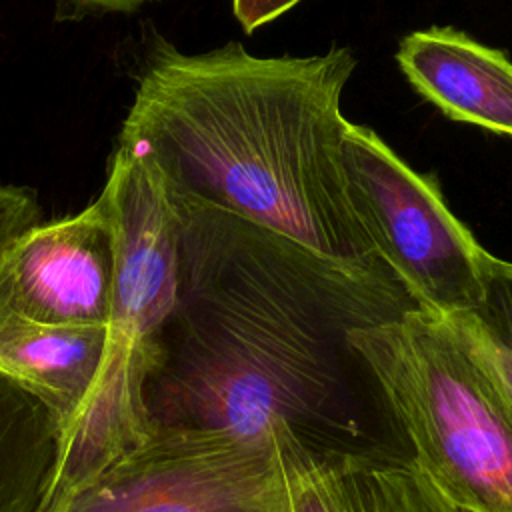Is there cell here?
<instances>
[{"label":"cell","instance_id":"6da1fadb","mask_svg":"<svg viewBox=\"0 0 512 512\" xmlns=\"http://www.w3.org/2000/svg\"><path fill=\"white\" fill-rule=\"evenodd\" d=\"M178 294L142 400L154 430L270 434L312 450L396 452L368 428L384 402L350 334L418 306L388 268L324 258L228 212L172 198Z\"/></svg>","mask_w":512,"mask_h":512},{"label":"cell","instance_id":"7a4b0ae2","mask_svg":"<svg viewBox=\"0 0 512 512\" xmlns=\"http://www.w3.org/2000/svg\"><path fill=\"white\" fill-rule=\"evenodd\" d=\"M356 58L254 56L238 42L184 54L156 42L118 146L172 198L210 206L340 264L388 268L346 194L340 100Z\"/></svg>","mask_w":512,"mask_h":512},{"label":"cell","instance_id":"3957f363","mask_svg":"<svg viewBox=\"0 0 512 512\" xmlns=\"http://www.w3.org/2000/svg\"><path fill=\"white\" fill-rule=\"evenodd\" d=\"M350 342L422 474L462 510L512 512V388L474 330L414 306Z\"/></svg>","mask_w":512,"mask_h":512},{"label":"cell","instance_id":"277c9868","mask_svg":"<svg viewBox=\"0 0 512 512\" xmlns=\"http://www.w3.org/2000/svg\"><path fill=\"white\" fill-rule=\"evenodd\" d=\"M114 230V280L106 342L80 412L58 434L50 506L144 444V382L158 360L180 272V216L156 168L118 146L100 192Z\"/></svg>","mask_w":512,"mask_h":512},{"label":"cell","instance_id":"5b68a950","mask_svg":"<svg viewBox=\"0 0 512 512\" xmlns=\"http://www.w3.org/2000/svg\"><path fill=\"white\" fill-rule=\"evenodd\" d=\"M342 162L360 228L414 302L444 316L472 312L490 252L448 210L438 182L360 124L346 126Z\"/></svg>","mask_w":512,"mask_h":512},{"label":"cell","instance_id":"8992f818","mask_svg":"<svg viewBox=\"0 0 512 512\" xmlns=\"http://www.w3.org/2000/svg\"><path fill=\"white\" fill-rule=\"evenodd\" d=\"M42 512H292L276 438L154 430Z\"/></svg>","mask_w":512,"mask_h":512},{"label":"cell","instance_id":"52a82bcc","mask_svg":"<svg viewBox=\"0 0 512 512\" xmlns=\"http://www.w3.org/2000/svg\"><path fill=\"white\" fill-rule=\"evenodd\" d=\"M114 230L102 196L82 212L36 224L0 256V308L42 324L106 326Z\"/></svg>","mask_w":512,"mask_h":512},{"label":"cell","instance_id":"ba28073f","mask_svg":"<svg viewBox=\"0 0 512 512\" xmlns=\"http://www.w3.org/2000/svg\"><path fill=\"white\" fill-rule=\"evenodd\" d=\"M292 512H468L396 452L312 450L278 424Z\"/></svg>","mask_w":512,"mask_h":512},{"label":"cell","instance_id":"9c48e42d","mask_svg":"<svg viewBox=\"0 0 512 512\" xmlns=\"http://www.w3.org/2000/svg\"><path fill=\"white\" fill-rule=\"evenodd\" d=\"M396 62L412 88L444 116L512 138V62L454 28L400 40Z\"/></svg>","mask_w":512,"mask_h":512},{"label":"cell","instance_id":"30bf717a","mask_svg":"<svg viewBox=\"0 0 512 512\" xmlns=\"http://www.w3.org/2000/svg\"><path fill=\"white\" fill-rule=\"evenodd\" d=\"M104 342L106 326L42 324L0 308V374L48 408L58 434L92 388Z\"/></svg>","mask_w":512,"mask_h":512},{"label":"cell","instance_id":"8fae6325","mask_svg":"<svg viewBox=\"0 0 512 512\" xmlns=\"http://www.w3.org/2000/svg\"><path fill=\"white\" fill-rule=\"evenodd\" d=\"M58 454L48 408L0 374V512H40Z\"/></svg>","mask_w":512,"mask_h":512},{"label":"cell","instance_id":"7c38bea8","mask_svg":"<svg viewBox=\"0 0 512 512\" xmlns=\"http://www.w3.org/2000/svg\"><path fill=\"white\" fill-rule=\"evenodd\" d=\"M458 316L484 342L512 388V262L488 254L484 298L472 312Z\"/></svg>","mask_w":512,"mask_h":512},{"label":"cell","instance_id":"4fadbf2b","mask_svg":"<svg viewBox=\"0 0 512 512\" xmlns=\"http://www.w3.org/2000/svg\"><path fill=\"white\" fill-rule=\"evenodd\" d=\"M40 204L30 188L0 184V256L24 232L40 224Z\"/></svg>","mask_w":512,"mask_h":512},{"label":"cell","instance_id":"5bb4252c","mask_svg":"<svg viewBox=\"0 0 512 512\" xmlns=\"http://www.w3.org/2000/svg\"><path fill=\"white\" fill-rule=\"evenodd\" d=\"M298 2L300 0H232V12L242 30L250 34L280 14L288 12Z\"/></svg>","mask_w":512,"mask_h":512},{"label":"cell","instance_id":"9a60e30c","mask_svg":"<svg viewBox=\"0 0 512 512\" xmlns=\"http://www.w3.org/2000/svg\"><path fill=\"white\" fill-rule=\"evenodd\" d=\"M80 6H90V8H100V10H112V12H128L134 10L150 0H72Z\"/></svg>","mask_w":512,"mask_h":512}]
</instances>
